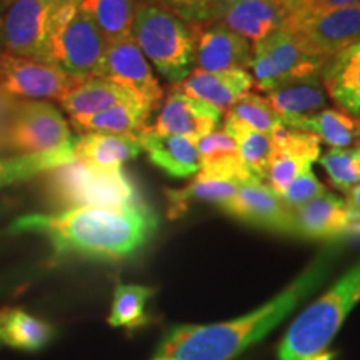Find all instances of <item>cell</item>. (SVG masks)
I'll return each mask as SVG.
<instances>
[{
  "label": "cell",
  "mask_w": 360,
  "mask_h": 360,
  "mask_svg": "<svg viewBox=\"0 0 360 360\" xmlns=\"http://www.w3.org/2000/svg\"><path fill=\"white\" fill-rule=\"evenodd\" d=\"M80 7L92 17L107 44L132 39L137 0H80Z\"/></svg>",
  "instance_id": "obj_31"
},
{
  "label": "cell",
  "mask_w": 360,
  "mask_h": 360,
  "mask_svg": "<svg viewBox=\"0 0 360 360\" xmlns=\"http://www.w3.org/2000/svg\"><path fill=\"white\" fill-rule=\"evenodd\" d=\"M159 219L146 202L125 209L75 207L53 214H27L11 231L44 237L57 254L120 260L142 249L154 236Z\"/></svg>",
  "instance_id": "obj_1"
},
{
  "label": "cell",
  "mask_w": 360,
  "mask_h": 360,
  "mask_svg": "<svg viewBox=\"0 0 360 360\" xmlns=\"http://www.w3.org/2000/svg\"><path fill=\"white\" fill-rule=\"evenodd\" d=\"M77 142V141H75ZM75 160V143L49 152H32L0 159V187L24 182L42 172H52Z\"/></svg>",
  "instance_id": "obj_29"
},
{
  "label": "cell",
  "mask_w": 360,
  "mask_h": 360,
  "mask_svg": "<svg viewBox=\"0 0 360 360\" xmlns=\"http://www.w3.org/2000/svg\"><path fill=\"white\" fill-rule=\"evenodd\" d=\"M354 152H355V165H357V170L360 174V146L355 147Z\"/></svg>",
  "instance_id": "obj_41"
},
{
  "label": "cell",
  "mask_w": 360,
  "mask_h": 360,
  "mask_svg": "<svg viewBox=\"0 0 360 360\" xmlns=\"http://www.w3.org/2000/svg\"><path fill=\"white\" fill-rule=\"evenodd\" d=\"M278 2H281V6L285 8L287 13H292V12H295L299 7H302V4L305 2V0H278Z\"/></svg>",
  "instance_id": "obj_40"
},
{
  "label": "cell",
  "mask_w": 360,
  "mask_h": 360,
  "mask_svg": "<svg viewBox=\"0 0 360 360\" xmlns=\"http://www.w3.org/2000/svg\"><path fill=\"white\" fill-rule=\"evenodd\" d=\"M80 80L51 62L0 52V90L24 101H60Z\"/></svg>",
  "instance_id": "obj_11"
},
{
  "label": "cell",
  "mask_w": 360,
  "mask_h": 360,
  "mask_svg": "<svg viewBox=\"0 0 360 360\" xmlns=\"http://www.w3.org/2000/svg\"><path fill=\"white\" fill-rule=\"evenodd\" d=\"M254 77L247 70L204 72L195 70L177 84V90L199 98L220 110H231L233 103L250 94Z\"/></svg>",
  "instance_id": "obj_19"
},
{
  "label": "cell",
  "mask_w": 360,
  "mask_h": 360,
  "mask_svg": "<svg viewBox=\"0 0 360 360\" xmlns=\"http://www.w3.org/2000/svg\"><path fill=\"white\" fill-rule=\"evenodd\" d=\"M238 184L240 182L237 180L195 177L192 184L184 188H165V195L169 200V215L172 219L179 217L193 202H212V204L222 205L237 192Z\"/></svg>",
  "instance_id": "obj_32"
},
{
  "label": "cell",
  "mask_w": 360,
  "mask_h": 360,
  "mask_svg": "<svg viewBox=\"0 0 360 360\" xmlns=\"http://www.w3.org/2000/svg\"><path fill=\"white\" fill-rule=\"evenodd\" d=\"M322 169L337 188L347 192L360 184V174L355 165L354 148H330L319 157Z\"/></svg>",
  "instance_id": "obj_35"
},
{
  "label": "cell",
  "mask_w": 360,
  "mask_h": 360,
  "mask_svg": "<svg viewBox=\"0 0 360 360\" xmlns=\"http://www.w3.org/2000/svg\"><path fill=\"white\" fill-rule=\"evenodd\" d=\"M15 98L7 96L6 92L0 90V137H6V130L8 120H11L13 107H15Z\"/></svg>",
  "instance_id": "obj_39"
},
{
  "label": "cell",
  "mask_w": 360,
  "mask_h": 360,
  "mask_svg": "<svg viewBox=\"0 0 360 360\" xmlns=\"http://www.w3.org/2000/svg\"><path fill=\"white\" fill-rule=\"evenodd\" d=\"M132 40L167 82L180 84L192 74L195 29L165 8L137 0Z\"/></svg>",
  "instance_id": "obj_4"
},
{
  "label": "cell",
  "mask_w": 360,
  "mask_h": 360,
  "mask_svg": "<svg viewBox=\"0 0 360 360\" xmlns=\"http://www.w3.org/2000/svg\"><path fill=\"white\" fill-rule=\"evenodd\" d=\"M220 210L245 224L257 225L282 233H292V209L267 184L247 179L237 192L219 205Z\"/></svg>",
  "instance_id": "obj_13"
},
{
  "label": "cell",
  "mask_w": 360,
  "mask_h": 360,
  "mask_svg": "<svg viewBox=\"0 0 360 360\" xmlns=\"http://www.w3.org/2000/svg\"><path fill=\"white\" fill-rule=\"evenodd\" d=\"M53 328L20 309L0 310V344L19 350H40L51 342Z\"/></svg>",
  "instance_id": "obj_27"
},
{
  "label": "cell",
  "mask_w": 360,
  "mask_h": 360,
  "mask_svg": "<svg viewBox=\"0 0 360 360\" xmlns=\"http://www.w3.org/2000/svg\"><path fill=\"white\" fill-rule=\"evenodd\" d=\"M162 7L192 25L212 24L219 0H139Z\"/></svg>",
  "instance_id": "obj_36"
},
{
  "label": "cell",
  "mask_w": 360,
  "mask_h": 360,
  "mask_svg": "<svg viewBox=\"0 0 360 360\" xmlns=\"http://www.w3.org/2000/svg\"><path fill=\"white\" fill-rule=\"evenodd\" d=\"M322 85L345 114L360 115V42L350 45L327 62Z\"/></svg>",
  "instance_id": "obj_21"
},
{
  "label": "cell",
  "mask_w": 360,
  "mask_h": 360,
  "mask_svg": "<svg viewBox=\"0 0 360 360\" xmlns=\"http://www.w3.org/2000/svg\"><path fill=\"white\" fill-rule=\"evenodd\" d=\"M139 102L132 94L110 80L102 77L80 80L60 98V105L72 119L96 115L110 107L125 102Z\"/></svg>",
  "instance_id": "obj_23"
},
{
  "label": "cell",
  "mask_w": 360,
  "mask_h": 360,
  "mask_svg": "<svg viewBox=\"0 0 360 360\" xmlns=\"http://www.w3.org/2000/svg\"><path fill=\"white\" fill-rule=\"evenodd\" d=\"M222 132L232 137L237 143L238 154L244 162V167L252 179L260 182L267 180L270 162L274 157V141L267 134L250 129L249 125L232 117L225 115Z\"/></svg>",
  "instance_id": "obj_26"
},
{
  "label": "cell",
  "mask_w": 360,
  "mask_h": 360,
  "mask_svg": "<svg viewBox=\"0 0 360 360\" xmlns=\"http://www.w3.org/2000/svg\"><path fill=\"white\" fill-rule=\"evenodd\" d=\"M107 42L80 0H64L49 39V62L75 80L102 77Z\"/></svg>",
  "instance_id": "obj_6"
},
{
  "label": "cell",
  "mask_w": 360,
  "mask_h": 360,
  "mask_svg": "<svg viewBox=\"0 0 360 360\" xmlns=\"http://www.w3.org/2000/svg\"><path fill=\"white\" fill-rule=\"evenodd\" d=\"M193 25L195 58L193 65L204 72L247 70L252 64V42L217 24Z\"/></svg>",
  "instance_id": "obj_17"
},
{
  "label": "cell",
  "mask_w": 360,
  "mask_h": 360,
  "mask_svg": "<svg viewBox=\"0 0 360 360\" xmlns=\"http://www.w3.org/2000/svg\"><path fill=\"white\" fill-rule=\"evenodd\" d=\"M359 302L360 262L295 319L278 349V360H315L322 355Z\"/></svg>",
  "instance_id": "obj_3"
},
{
  "label": "cell",
  "mask_w": 360,
  "mask_h": 360,
  "mask_svg": "<svg viewBox=\"0 0 360 360\" xmlns=\"http://www.w3.org/2000/svg\"><path fill=\"white\" fill-rule=\"evenodd\" d=\"M274 157L270 162L269 187L278 195L300 174L312 169L321 157V141L315 135L283 125L272 135Z\"/></svg>",
  "instance_id": "obj_16"
},
{
  "label": "cell",
  "mask_w": 360,
  "mask_h": 360,
  "mask_svg": "<svg viewBox=\"0 0 360 360\" xmlns=\"http://www.w3.org/2000/svg\"><path fill=\"white\" fill-rule=\"evenodd\" d=\"M349 207L334 193H322L317 199L292 209V236L307 238H339L350 232Z\"/></svg>",
  "instance_id": "obj_18"
},
{
  "label": "cell",
  "mask_w": 360,
  "mask_h": 360,
  "mask_svg": "<svg viewBox=\"0 0 360 360\" xmlns=\"http://www.w3.org/2000/svg\"><path fill=\"white\" fill-rule=\"evenodd\" d=\"M148 160L170 177L187 179L199 174L200 154L197 143L179 135L160 134L147 127L139 134Z\"/></svg>",
  "instance_id": "obj_20"
},
{
  "label": "cell",
  "mask_w": 360,
  "mask_h": 360,
  "mask_svg": "<svg viewBox=\"0 0 360 360\" xmlns=\"http://www.w3.org/2000/svg\"><path fill=\"white\" fill-rule=\"evenodd\" d=\"M195 143L200 154V170L197 177L237 180V182L252 179L244 167L236 141L222 130L207 135Z\"/></svg>",
  "instance_id": "obj_25"
},
{
  "label": "cell",
  "mask_w": 360,
  "mask_h": 360,
  "mask_svg": "<svg viewBox=\"0 0 360 360\" xmlns=\"http://www.w3.org/2000/svg\"><path fill=\"white\" fill-rule=\"evenodd\" d=\"M224 112L199 98L174 90L162 103L155 125L152 129L160 134L179 135L197 142L217 132Z\"/></svg>",
  "instance_id": "obj_14"
},
{
  "label": "cell",
  "mask_w": 360,
  "mask_h": 360,
  "mask_svg": "<svg viewBox=\"0 0 360 360\" xmlns=\"http://www.w3.org/2000/svg\"><path fill=\"white\" fill-rule=\"evenodd\" d=\"M62 2L0 0V52L49 62V39Z\"/></svg>",
  "instance_id": "obj_8"
},
{
  "label": "cell",
  "mask_w": 360,
  "mask_h": 360,
  "mask_svg": "<svg viewBox=\"0 0 360 360\" xmlns=\"http://www.w3.org/2000/svg\"><path fill=\"white\" fill-rule=\"evenodd\" d=\"M322 193H326V186L314 174V170L310 169L292 180L289 186L285 187V191L281 193V197L290 209H297V207L321 197Z\"/></svg>",
  "instance_id": "obj_37"
},
{
  "label": "cell",
  "mask_w": 360,
  "mask_h": 360,
  "mask_svg": "<svg viewBox=\"0 0 360 360\" xmlns=\"http://www.w3.org/2000/svg\"><path fill=\"white\" fill-rule=\"evenodd\" d=\"M142 152L139 134L89 132L75 142V160L101 169H122L125 162L137 159Z\"/></svg>",
  "instance_id": "obj_22"
},
{
  "label": "cell",
  "mask_w": 360,
  "mask_h": 360,
  "mask_svg": "<svg viewBox=\"0 0 360 360\" xmlns=\"http://www.w3.org/2000/svg\"><path fill=\"white\" fill-rule=\"evenodd\" d=\"M102 79L120 85L150 112L159 109L164 101V89L132 39L107 44Z\"/></svg>",
  "instance_id": "obj_12"
},
{
  "label": "cell",
  "mask_w": 360,
  "mask_h": 360,
  "mask_svg": "<svg viewBox=\"0 0 360 360\" xmlns=\"http://www.w3.org/2000/svg\"><path fill=\"white\" fill-rule=\"evenodd\" d=\"M267 94L272 109L282 117L283 124L290 125L297 120L323 110L327 103V92L322 85V77L297 80L283 87L274 89Z\"/></svg>",
  "instance_id": "obj_24"
},
{
  "label": "cell",
  "mask_w": 360,
  "mask_h": 360,
  "mask_svg": "<svg viewBox=\"0 0 360 360\" xmlns=\"http://www.w3.org/2000/svg\"><path fill=\"white\" fill-rule=\"evenodd\" d=\"M152 295H154V290L150 287L127 285V283L117 285L109 315L110 326L125 327L130 330L146 326L148 322L146 307Z\"/></svg>",
  "instance_id": "obj_33"
},
{
  "label": "cell",
  "mask_w": 360,
  "mask_h": 360,
  "mask_svg": "<svg viewBox=\"0 0 360 360\" xmlns=\"http://www.w3.org/2000/svg\"><path fill=\"white\" fill-rule=\"evenodd\" d=\"M287 127L315 135L332 148H347L354 143L360 146V122L340 110L323 109Z\"/></svg>",
  "instance_id": "obj_28"
},
{
  "label": "cell",
  "mask_w": 360,
  "mask_h": 360,
  "mask_svg": "<svg viewBox=\"0 0 360 360\" xmlns=\"http://www.w3.org/2000/svg\"><path fill=\"white\" fill-rule=\"evenodd\" d=\"M314 56L332 57L360 42V6L334 8L309 15H289L283 22Z\"/></svg>",
  "instance_id": "obj_10"
},
{
  "label": "cell",
  "mask_w": 360,
  "mask_h": 360,
  "mask_svg": "<svg viewBox=\"0 0 360 360\" xmlns=\"http://www.w3.org/2000/svg\"><path fill=\"white\" fill-rule=\"evenodd\" d=\"M328 272V260L321 255L287 285L281 294L254 312L231 322L210 326H179L162 342L160 354L174 360H231L262 339L321 285Z\"/></svg>",
  "instance_id": "obj_2"
},
{
  "label": "cell",
  "mask_w": 360,
  "mask_h": 360,
  "mask_svg": "<svg viewBox=\"0 0 360 360\" xmlns=\"http://www.w3.org/2000/svg\"><path fill=\"white\" fill-rule=\"evenodd\" d=\"M229 114L236 119L249 125L250 129L259 130V132L267 134L272 137L278 129L283 127L282 117L272 109L269 101L265 97H260L257 94H247L237 103H233Z\"/></svg>",
  "instance_id": "obj_34"
},
{
  "label": "cell",
  "mask_w": 360,
  "mask_h": 360,
  "mask_svg": "<svg viewBox=\"0 0 360 360\" xmlns=\"http://www.w3.org/2000/svg\"><path fill=\"white\" fill-rule=\"evenodd\" d=\"M152 112L141 102H125L96 115L72 119L75 129L82 132L105 134H141L147 129V120Z\"/></svg>",
  "instance_id": "obj_30"
},
{
  "label": "cell",
  "mask_w": 360,
  "mask_h": 360,
  "mask_svg": "<svg viewBox=\"0 0 360 360\" xmlns=\"http://www.w3.org/2000/svg\"><path fill=\"white\" fill-rule=\"evenodd\" d=\"M155 360H174V359H169V357H159V359H155Z\"/></svg>",
  "instance_id": "obj_42"
},
{
  "label": "cell",
  "mask_w": 360,
  "mask_h": 360,
  "mask_svg": "<svg viewBox=\"0 0 360 360\" xmlns=\"http://www.w3.org/2000/svg\"><path fill=\"white\" fill-rule=\"evenodd\" d=\"M47 191L64 210L75 207L125 209L143 204L137 186L124 169H101L82 160L52 170Z\"/></svg>",
  "instance_id": "obj_5"
},
{
  "label": "cell",
  "mask_w": 360,
  "mask_h": 360,
  "mask_svg": "<svg viewBox=\"0 0 360 360\" xmlns=\"http://www.w3.org/2000/svg\"><path fill=\"white\" fill-rule=\"evenodd\" d=\"M4 139L22 154L57 150L77 141L60 110L42 101H17Z\"/></svg>",
  "instance_id": "obj_9"
},
{
  "label": "cell",
  "mask_w": 360,
  "mask_h": 360,
  "mask_svg": "<svg viewBox=\"0 0 360 360\" xmlns=\"http://www.w3.org/2000/svg\"><path fill=\"white\" fill-rule=\"evenodd\" d=\"M326 58L314 56L285 27L252 47V77L262 92L283 87L297 80L322 77Z\"/></svg>",
  "instance_id": "obj_7"
},
{
  "label": "cell",
  "mask_w": 360,
  "mask_h": 360,
  "mask_svg": "<svg viewBox=\"0 0 360 360\" xmlns=\"http://www.w3.org/2000/svg\"><path fill=\"white\" fill-rule=\"evenodd\" d=\"M352 6H360V0H305L302 7H299L295 12L289 13V15H309V13H319Z\"/></svg>",
  "instance_id": "obj_38"
},
{
  "label": "cell",
  "mask_w": 360,
  "mask_h": 360,
  "mask_svg": "<svg viewBox=\"0 0 360 360\" xmlns=\"http://www.w3.org/2000/svg\"><path fill=\"white\" fill-rule=\"evenodd\" d=\"M287 15L278 0H219L212 24L257 44L281 29Z\"/></svg>",
  "instance_id": "obj_15"
}]
</instances>
